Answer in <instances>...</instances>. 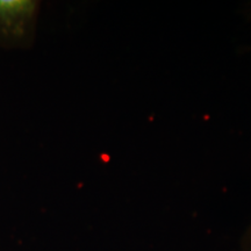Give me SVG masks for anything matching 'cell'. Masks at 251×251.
Masks as SVG:
<instances>
[{
  "label": "cell",
  "mask_w": 251,
  "mask_h": 251,
  "mask_svg": "<svg viewBox=\"0 0 251 251\" xmlns=\"http://www.w3.org/2000/svg\"><path fill=\"white\" fill-rule=\"evenodd\" d=\"M39 2L0 0V47L20 48L33 34Z\"/></svg>",
  "instance_id": "obj_1"
},
{
  "label": "cell",
  "mask_w": 251,
  "mask_h": 251,
  "mask_svg": "<svg viewBox=\"0 0 251 251\" xmlns=\"http://www.w3.org/2000/svg\"><path fill=\"white\" fill-rule=\"evenodd\" d=\"M248 251H251V233L249 235V241H248Z\"/></svg>",
  "instance_id": "obj_2"
}]
</instances>
